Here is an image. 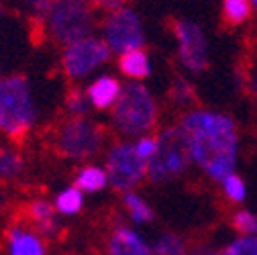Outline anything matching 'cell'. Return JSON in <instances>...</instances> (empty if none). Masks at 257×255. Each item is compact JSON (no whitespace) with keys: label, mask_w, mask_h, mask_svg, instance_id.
I'll return each instance as SVG.
<instances>
[{"label":"cell","mask_w":257,"mask_h":255,"mask_svg":"<svg viewBox=\"0 0 257 255\" xmlns=\"http://www.w3.org/2000/svg\"><path fill=\"white\" fill-rule=\"evenodd\" d=\"M104 170L110 186L122 194L147 178V162L137 153L135 143L126 141H118L108 149Z\"/></svg>","instance_id":"cell-9"},{"label":"cell","mask_w":257,"mask_h":255,"mask_svg":"<svg viewBox=\"0 0 257 255\" xmlns=\"http://www.w3.org/2000/svg\"><path fill=\"white\" fill-rule=\"evenodd\" d=\"M104 141V129L88 116H68L57 124L51 137L55 153L66 159H74V162H84V159H90L96 153H100Z\"/></svg>","instance_id":"cell-5"},{"label":"cell","mask_w":257,"mask_h":255,"mask_svg":"<svg viewBox=\"0 0 257 255\" xmlns=\"http://www.w3.org/2000/svg\"><path fill=\"white\" fill-rule=\"evenodd\" d=\"M66 108H68L70 116H86L92 106H90L86 92H80L78 88H74V90H70L68 98H66Z\"/></svg>","instance_id":"cell-23"},{"label":"cell","mask_w":257,"mask_h":255,"mask_svg":"<svg viewBox=\"0 0 257 255\" xmlns=\"http://www.w3.org/2000/svg\"><path fill=\"white\" fill-rule=\"evenodd\" d=\"M118 70L131 80H145L151 74V61L143 49H135L118 55Z\"/></svg>","instance_id":"cell-15"},{"label":"cell","mask_w":257,"mask_h":255,"mask_svg":"<svg viewBox=\"0 0 257 255\" xmlns=\"http://www.w3.org/2000/svg\"><path fill=\"white\" fill-rule=\"evenodd\" d=\"M251 0H222V17L231 25H241L251 15Z\"/></svg>","instance_id":"cell-21"},{"label":"cell","mask_w":257,"mask_h":255,"mask_svg":"<svg viewBox=\"0 0 257 255\" xmlns=\"http://www.w3.org/2000/svg\"><path fill=\"white\" fill-rule=\"evenodd\" d=\"M100 29H102V41L116 55L143 49L145 31L139 15L133 9L120 7L116 11L106 13Z\"/></svg>","instance_id":"cell-8"},{"label":"cell","mask_w":257,"mask_h":255,"mask_svg":"<svg viewBox=\"0 0 257 255\" xmlns=\"http://www.w3.org/2000/svg\"><path fill=\"white\" fill-rule=\"evenodd\" d=\"M25 220L41 237H55L59 233V222H57L55 206L45 198L31 200L27 204V218Z\"/></svg>","instance_id":"cell-13"},{"label":"cell","mask_w":257,"mask_h":255,"mask_svg":"<svg viewBox=\"0 0 257 255\" xmlns=\"http://www.w3.org/2000/svg\"><path fill=\"white\" fill-rule=\"evenodd\" d=\"M120 92H122V86L114 76H100L88 84L86 96L90 100V106L98 110H106L116 104Z\"/></svg>","instance_id":"cell-14"},{"label":"cell","mask_w":257,"mask_h":255,"mask_svg":"<svg viewBox=\"0 0 257 255\" xmlns=\"http://www.w3.org/2000/svg\"><path fill=\"white\" fill-rule=\"evenodd\" d=\"M222 190L227 194L229 200L233 202H243L245 196H247V188H245V182L237 176V174H231L222 180Z\"/></svg>","instance_id":"cell-24"},{"label":"cell","mask_w":257,"mask_h":255,"mask_svg":"<svg viewBox=\"0 0 257 255\" xmlns=\"http://www.w3.org/2000/svg\"><path fill=\"white\" fill-rule=\"evenodd\" d=\"M190 255H218V253H212L210 249H200V251H194V253H190Z\"/></svg>","instance_id":"cell-30"},{"label":"cell","mask_w":257,"mask_h":255,"mask_svg":"<svg viewBox=\"0 0 257 255\" xmlns=\"http://www.w3.org/2000/svg\"><path fill=\"white\" fill-rule=\"evenodd\" d=\"M172 94H174V98H176L178 102H182V104H188V102L194 100V88H192V86H190L186 80H182V78H178V80L174 82Z\"/></svg>","instance_id":"cell-27"},{"label":"cell","mask_w":257,"mask_h":255,"mask_svg":"<svg viewBox=\"0 0 257 255\" xmlns=\"http://www.w3.org/2000/svg\"><path fill=\"white\" fill-rule=\"evenodd\" d=\"M122 202H124V208H126V212H128V216H131L133 222H139V225H141V222L153 220V210L135 192H124L122 194Z\"/></svg>","instance_id":"cell-19"},{"label":"cell","mask_w":257,"mask_h":255,"mask_svg":"<svg viewBox=\"0 0 257 255\" xmlns=\"http://www.w3.org/2000/svg\"><path fill=\"white\" fill-rule=\"evenodd\" d=\"M135 149L145 162H149V159L155 155V151H157V137H151V135L139 137L137 143H135Z\"/></svg>","instance_id":"cell-28"},{"label":"cell","mask_w":257,"mask_h":255,"mask_svg":"<svg viewBox=\"0 0 257 255\" xmlns=\"http://www.w3.org/2000/svg\"><path fill=\"white\" fill-rule=\"evenodd\" d=\"M218 255H257V235L231 241Z\"/></svg>","instance_id":"cell-22"},{"label":"cell","mask_w":257,"mask_h":255,"mask_svg":"<svg viewBox=\"0 0 257 255\" xmlns=\"http://www.w3.org/2000/svg\"><path fill=\"white\" fill-rule=\"evenodd\" d=\"M178 126L186 135L190 159L208 178L222 182L235 174L239 135L229 114L196 108L186 112Z\"/></svg>","instance_id":"cell-1"},{"label":"cell","mask_w":257,"mask_h":255,"mask_svg":"<svg viewBox=\"0 0 257 255\" xmlns=\"http://www.w3.org/2000/svg\"><path fill=\"white\" fill-rule=\"evenodd\" d=\"M53 206H55V212L57 214L74 216L84 206V192H82L80 188H76V186H70L66 190H61V192L55 196Z\"/></svg>","instance_id":"cell-18"},{"label":"cell","mask_w":257,"mask_h":255,"mask_svg":"<svg viewBox=\"0 0 257 255\" xmlns=\"http://www.w3.org/2000/svg\"><path fill=\"white\" fill-rule=\"evenodd\" d=\"M110 49L102 41V37H84L80 41H74L66 47H61V72L70 82L78 84L86 78H90L98 68L110 59Z\"/></svg>","instance_id":"cell-7"},{"label":"cell","mask_w":257,"mask_h":255,"mask_svg":"<svg viewBox=\"0 0 257 255\" xmlns=\"http://www.w3.org/2000/svg\"><path fill=\"white\" fill-rule=\"evenodd\" d=\"M108 255H153L149 243L128 227H116L106 243Z\"/></svg>","instance_id":"cell-12"},{"label":"cell","mask_w":257,"mask_h":255,"mask_svg":"<svg viewBox=\"0 0 257 255\" xmlns=\"http://www.w3.org/2000/svg\"><path fill=\"white\" fill-rule=\"evenodd\" d=\"M0 15H3V11H0Z\"/></svg>","instance_id":"cell-33"},{"label":"cell","mask_w":257,"mask_h":255,"mask_svg":"<svg viewBox=\"0 0 257 255\" xmlns=\"http://www.w3.org/2000/svg\"><path fill=\"white\" fill-rule=\"evenodd\" d=\"M88 5H90L92 9H98V11H106V13H110V11H116V9L124 7V5H126V0H88Z\"/></svg>","instance_id":"cell-29"},{"label":"cell","mask_w":257,"mask_h":255,"mask_svg":"<svg viewBox=\"0 0 257 255\" xmlns=\"http://www.w3.org/2000/svg\"><path fill=\"white\" fill-rule=\"evenodd\" d=\"M174 35L178 39V59L190 72H204L208 68L206 57V39L202 29L190 21H174Z\"/></svg>","instance_id":"cell-10"},{"label":"cell","mask_w":257,"mask_h":255,"mask_svg":"<svg viewBox=\"0 0 257 255\" xmlns=\"http://www.w3.org/2000/svg\"><path fill=\"white\" fill-rule=\"evenodd\" d=\"M255 92H257V82H255Z\"/></svg>","instance_id":"cell-32"},{"label":"cell","mask_w":257,"mask_h":255,"mask_svg":"<svg viewBox=\"0 0 257 255\" xmlns=\"http://www.w3.org/2000/svg\"><path fill=\"white\" fill-rule=\"evenodd\" d=\"M114 131L122 137H145L155 129L157 104L153 94L139 82H128L110 112Z\"/></svg>","instance_id":"cell-3"},{"label":"cell","mask_w":257,"mask_h":255,"mask_svg":"<svg viewBox=\"0 0 257 255\" xmlns=\"http://www.w3.org/2000/svg\"><path fill=\"white\" fill-rule=\"evenodd\" d=\"M43 29L53 43L66 47L74 41L94 35L96 15L88 0H53Z\"/></svg>","instance_id":"cell-4"},{"label":"cell","mask_w":257,"mask_h":255,"mask_svg":"<svg viewBox=\"0 0 257 255\" xmlns=\"http://www.w3.org/2000/svg\"><path fill=\"white\" fill-rule=\"evenodd\" d=\"M25 174V159L13 145L0 147V180L15 182Z\"/></svg>","instance_id":"cell-17"},{"label":"cell","mask_w":257,"mask_h":255,"mask_svg":"<svg viewBox=\"0 0 257 255\" xmlns=\"http://www.w3.org/2000/svg\"><path fill=\"white\" fill-rule=\"evenodd\" d=\"M53 5V0H23V7L33 23H45V17Z\"/></svg>","instance_id":"cell-26"},{"label":"cell","mask_w":257,"mask_h":255,"mask_svg":"<svg viewBox=\"0 0 257 255\" xmlns=\"http://www.w3.org/2000/svg\"><path fill=\"white\" fill-rule=\"evenodd\" d=\"M151 249H153V255H190L186 241L176 233L162 235Z\"/></svg>","instance_id":"cell-20"},{"label":"cell","mask_w":257,"mask_h":255,"mask_svg":"<svg viewBox=\"0 0 257 255\" xmlns=\"http://www.w3.org/2000/svg\"><path fill=\"white\" fill-rule=\"evenodd\" d=\"M108 184V176H106V170L100 168V166H94V164H88L84 166L78 174H76V180H74V186L80 188L82 192H100L104 190Z\"/></svg>","instance_id":"cell-16"},{"label":"cell","mask_w":257,"mask_h":255,"mask_svg":"<svg viewBox=\"0 0 257 255\" xmlns=\"http://www.w3.org/2000/svg\"><path fill=\"white\" fill-rule=\"evenodd\" d=\"M39 118L35 92L23 74L0 76V135L19 141Z\"/></svg>","instance_id":"cell-2"},{"label":"cell","mask_w":257,"mask_h":255,"mask_svg":"<svg viewBox=\"0 0 257 255\" xmlns=\"http://www.w3.org/2000/svg\"><path fill=\"white\" fill-rule=\"evenodd\" d=\"M233 227L245 237L257 235V216L249 210H237L233 214Z\"/></svg>","instance_id":"cell-25"},{"label":"cell","mask_w":257,"mask_h":255,"mask_svg":"<svg viewBox=\"0 0 257 255\" xmlns=\"http://www.w3.org/2000/svg\"><path fill=\"white\" fill-rule=\"evenodd\" d=\"M7 255H47V245L45 239L23 220L7 231Z\"/></svg>","instance_id":"cell-11"},{"label":"cell","mask_w":257,"mask_h":255,"mask_svg":"<svg viewBox=\"0 0 257 255\" xmlns=\"http://www.w3.org/2000/svg\"><path fill=\"white\" fill-rule=\"evenodd\" d=\"M251 5H253V7L257 9V0H251Z\"/></svg>","instance_id":"cell-31"},{"label":"cell","mask_w":257,"mask_h":255,"mask_svg":"<svg viewBox=\"0 0 257 255\" xmlns=\"http://www.w3.org/2000/svg\"><path fill=\"white\" fill-rule=\"evenodd\" d=\"M186 135L180 126H166L157 135V151L147 162V178L153 184H166L182 176L190 166Z\"/></svg>","instance_id":"cell-6"}]
</instances>
